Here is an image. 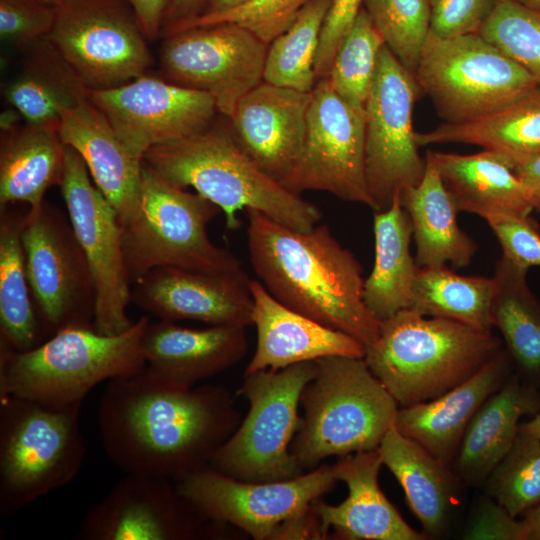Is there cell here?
Masks as SVG:
<instances>
[{
  "label": "cell",
  "mask_w": 540,
  "mask_h": 540,
  "mask_svg": "<svg viewBox=\"0 0 540 540\" xmlns=\"http://www.w3.org/2000/svg\"><path fill=\"white\" fill-rule=\"evenodd\" d=\"M524 520L512 516L488 495L481 496L467 520L462 538L467 540H526Z\"/></svg>",
  "instance_id": "7dc6e473"
},
{
  "label": "cell",
  "mask_w": 540,
  "mask_h": 540,
  "mask_svg": "<svg viewBox=\"0 0 540 540\" xmlns=\"http://www.w3.org/2000/svg\"><path fill=\"white\" fill-rule=\"evenodd\" d=\"M315 372V361H308L243 374L240 393L249 403L248 413L209 466L250 482L282 481L303 474L290 446L301 424L302 391Z\"/></svg>",
  "instance_id": "9c48e42d"
},
{
  "label": "cell",
  "mask_w": 540,
  "mask_h": 540,
  "mask_svg": "<svg viewBox=\"0 0 540 540\" xmlns=\"http://www.w3.org/2000/svg\"><path fill=\"white\" fill-rule=\"evenodd\" d=\"M315 363V375L301 394L304 414L290 446L303 471L331 456L377 449L399 409L364 358L331 356Z\"/></svg>",
  "instance_id": "8992f818"
},
{
  "label": "cell",
  "mask_w": 540,
  "mask_h": 540,
  "mask_svg": "<svg viewBox=\"0 0 540 540\" xmlns=\"http://www.w3.org/2000/svg\"><path fill=\"white\" fill-rule=\"evenodd\" d=\"M148 39L158 37L173 0H126Z\"/></svg>",
  "instance_id": "681fc988"
},
{
  "label": "cell",
  "mask_w": 540,
  "mask_h": 540,
  "mask_svg": "<svg viewBox=\"0 0 540 540\" xmlns=\"http://www.w3.org/2000/svg\"><path fill=\"white\" fill-rule=\"evenodd\" d=\"M149 323L143 316L114 335L94 327H67L27 351L0 343V396L50 405L83 402L101 382L146 367L142 339Z\"/></svg>",
  "instance_id": "5b68a950"
},
{
  "label": "cell",
  "mask_w": 540,
  "mask_h": 540,
  "mask_svg": "<svg viewBox=\"0 0 540 540\" xmlns=\"http://www.w3.org/2000/svg\"><path fill=\"white\" fill-rule=\"evenodd\" d=\"M283 186L323 191L373 209L365 174V112L345 102L328 78L311 91L301 155Z\"/></svg>",
  "instance_id": "2e32d148"
},
{
  "label": "cell",
  "mask_w": 540,
  "mask_h": 540,
  "mask_svg": "<svg viewBox=\"0 0 540 540\" xmlns=\"http://www.w3.org/2000/svg\"><path fill=\"white\" fill-rule=\"evenodd\" d=\"M250 282L243 268L198 271L159 267L133 284L131 302L159 320L248 327L253 309Z\"/></svg>",
  "instance_id": "ffe728a7"
},
{
  "label": "cell",
  "mask_w": 540,
  "mask_h": 540,
  "mask_svg": "<svg viewBox=\"0 0 540 540\" xmlns=\"http://www.w3.org/2000/svg\"><path fill=\"white\" fill-rule=\"evenodd\" d=\"M503 348L491 330L407 308L380 322L364 359L399 407H406L459 385Z\"/></svg>",
  "instance_id": "277c9868"
},
{
  "label": "cell",
  "mask_w": 540,
  "mask_h": 540,
  "mask_svg": "<svg viewBox=\"0 0 540 540\" xmlns=\"http://www.w3.org/2000/svg\"><path fill=\"white\" fill-rule=\"evenodd\" d=\"M529 270L505 256L495 263L492 325L503 339L516 374L540 385V301L527 283Z\"/></svg>",
  "instance_id": "836d02e7"
},
{
  "label": "cell",
  "mask_w": 540,
  "mask_h": 540,
  "mask_svg": "<svg viewBox=\"0 0 540 540\" xmlns=\"http://www.w3.org/2000/svg\"><path fill=\"white\" fill-rule=\"evenodd\" d=\"M520 430L528 432L540 439V412L529 421L520 424Z\"/></svg>",
  "instance_id": "11a10c76"
},
{
  "label": "cell",
  "mask_w": 540,
  "mask_h": 540,
  "mask_svg": "<svg viewBox=\"0 0 540 540\" xmlns=\"http://www.w3.org/2000/svg\"><path fill=\"white\" fill-rule=\"evenodd\" d=\"M65 158L58 123L3 127L0 207L25 203L31 210L41 208L46 191L62 182Z\"/></svg>",
  "instance_id": "f1b7e54d"
},
{
  "label": "cell",
  "mask_w": 540,
  "mask_h": 540,
  "mask_svg": "<svg viewBox=\"0 0 540 540\" xmlns=\"http://www.w3.org/2000/svg\"><path fill=\"white\" fill-rule=\"evenodd\" d=\"M419 147L461 143L495 153L512 169L540 155V88L482 117L415 132Z\"/></svg>",
  "instance_id": "1f68e13d"
},
{
  "label": "cell",
  "mask_w": 540,
  "mask_h": 540,
  "mask_svg": "<svg viewBox=\"0 0 540 540\" xmlns=\"http://www.w3.org/2000/svg\"><path fill=\"white\" fill-rule=\"evenodd\" d=\"M514 372L504 347L475 374L444 394L399 407L394 426L451 467L471 419Z\"/></svg>",
  "instance_id": "cb8c5ba5"
},
{
  "label": "cell",
  "mask_w": 540,
  "mask_h": 540,
  "mask_svg": "<svg viewBox=\"0 0 540 540\" xmlns=\"http://www.w3.org/2000/svg\"><path fill=\"white\" fill-rule=\"evenodd\" d=\"M0 343L27 351L46 338L34 305L21 231L25 214L0 207Z\"/></svg>",
  "instance_id": "e575fe53"
},
{
  "label": "cell",
  "mask_w": 540,
  "mask_h": 540,
  "mask_svg": "<svg viewBox=\"0 0 540 540\" xmlns=\"http://www.w3.org/2000/svg\"><path fill=\"white\" fill-rule=\"evenodd\" d=\"M364 0H333L322 27L315 59L317 81L327 78L337 50L350 30Z\"/></svg>",
  "instance_id": "c3c4849f"
},
{
  "label": "cell",
  "mask_w": 540,
  "mask_h": 540,
  "mask_svg": "<svg viewBox=\"0 0 540 540\" xmlns=\"http://www.w3.org/2000/svg\"><path fill=\"white\" fill-rule=\"evenodd\" d=\"M212 124L149 149L142 161L169 183L191 187L218 206L230 230L239 227L243 209L301 231L318 224V207L264 173L241 149L230 126Z\"/></svg>",
  "instance_id": "3957f363"
},
{
  "label": "cell",
  "mask_w": 540,
  "mask_h": 540,
  "mask_svg": "<svg viewBox=\"0 0 540 540\" xmlns=\"http://www.w3.org/2000/svg\"><path fill=\"white\" fill-rule=\"evenodd\" d=\"M485 494L512 516L524 515L540 503V439L519 428L505 457L483 484Z\"/></svg>",
  "instance_id": "ab89813d"
},
{
  "label": "cell",
  "mask_w": 540,
  "mask_h": 540,
  "mask_svg": "<svg viewBox=\"0 0 540 540\" xmlns=\"http://www.w3.org/2000/svg\"><path fill=\"white\" fill-rule=\"evenodd\" d=\"M540 412L538 387L515 372L477 410L451 468L467 485H483L512 447L523 416Z\"/></svg>",
  "instance_id": "4316f807"
},
{
  "label": "cell",
  "mask_w": 540,
  "mask_h": 540,
  "mask_svg": "<svg viewBox=\"0 0 540 540\" xmlns=\"http://www.w3.org/2000/svg\"><path fill=\"white\" fill-rule=\"evenodd\" d=\"M43 1L51 3L49 0H43ZM53 4H54V3H53Z\"/></svg>",
  "instance_id": "680465c9"
},
{
  "label": "cell",
  "mask_w": 540,
  "mask_h": 540,
  "mask_svg": "<svg viewBox=\"0 0 540 540\" xmlns=\"http://www.w3.org/2000/svg\"><path fill=\"white\" fill-rule=\"evenodd\" d=\"M221 209L198 193L175 186L142 161L139 206L122 226L123 252L132 285L155 268L198 271L242 268L207 228Z\"/></svg>",
  "instance_id": "ba28073f"
},
{
  "label": "cell",
  "mask_w": 540,
  "mask_h": 540,
  "mask_svg": "<svg viewBox=\"0 0 540 540\" xmlns=\"http://www.w3.org/2000/svg\"><path fill=\"white\" fill-rule=\"evenodd\" d=\"M47 36L86 90L121 86L152 63L146 35L126 0H57Z\"/></svg>",
  "instance_id": "8fae6325"
},
{
  "label": "cell",
  "mask_w": 540,
  "mask_h": 540,
  "mask_svg": "<svg viewBox=\"0 0 540 540\" xmlns=\"http://www.w3.org/2000/svg\"><path fill=\"white\" fill-rule=\"evenodd\" d=\"M268 47L237 24L195 27L165 36L160 65L168 81L209 93L229 118L263 81Z\"/></svg>",
  "instance_id": "e0dca14e"
},
{
  "label": "cell",
  "mask_w": 540,
  "mask_h": 540,
  "mask_svg": "<svg viewBox=\"0 0 540 540\" xmlns=\"http://www.w3.org/2000/svg\"><path fill=\"white\" fill-rule=\"evenodd\" d=\"M240 422L225 387L180 386L147 366L108 381L97 412L99 439L113 464L174 482L208 466Z\"/></svg>",
  "instance_id": "6da1fadb"
},
{
  "label": "cell",
  "mask_w": 540,
  "mask_h": 540,
  "mask_svg": "<svg viewBox=\"0 0 540 540\" xmlns=\"http://www.w3.org/2000/svg\"><path fill=\"white\" fill-rule=\"evenodd\" d=\"M250 290L257 343L244 374L331 356L365 357L366 346L361 341L285 306L258 279H251Z\"/></svg>",
  "instance_id": "7402d4cb"
},
{
  "label": "cell",
  "mask_w": 540,
  "mask_h": 540,
  "mask_svg": "<svg viewBox=\"0 0 540 540\" xmlns=\"http://www.w3.org/2000/svg\"><path fill=\"white\" fill-rule=\"evenodd\" d=\"M420 92L414 74L384 45L365 106V174L373 211L387 209L396 194L424 176L426 158L412 126Z\"/></svg>",
  "instance_id": "5bb4252c"
},
{
  "label": "cell",
  "mask_w": 540,
  "mask_h": 540,
  "mask_svg": "<svg viewBox=\"0 0 540 540\" xmlns=\"http://www.w3.org/2000/svg\"><path fill=\"white\" fill-rule=\"evenodd\" d=\"M31 63L4 89L6 100L31 124H57L61 111L86 97V89L47 37Z\"/></svg>",
  "instance_id": "8d00e7d4"
},
{
  "label": "cell",
  "mask_w": 540,
  "mask_h": 540,
  "mask_svg": "<svg viewBox=\"0 0 540 540\" xmlns=\"http://www.w3.org/2000/svg\"><path fill=\"white\" fill-rule=\"evenodd\" d=\"M310 101L311 92L262 81L239 100L228 118L241 149L282 185L301 155Z\"/></svg>",
  "instance_id": "44dd1931"
},
{
  "label": "cell",
  "mask_w": 540,
  "mask_h": 540,
  "mask_svg": "<svg viewBox=\"0 0 540 540\" xmlns=\"http://www.w3.org/2000/svg\"><path fill=\"white\" fill-rule=\"evenodd\" d=\"M82 402L0 396V514L12 516L68 483L86 456Z\"/></svg>",
  "instance_id": "52a82bcc"
},
{
  "label": "cell",
  "mask_w": 540,
  "mask_h": 540,
  "mask_svg": "<svg viewBox=\"0 0 540 540\" xmlns=\"http://www.w3.org/2000/svg\"><path fill=\"white\" fill-rule=\"evenodd\" d=\"M495 0H429L430 34L452 38L477 33Z\"/></svg>",
  "instance_id": "bcb514c9"
},
{
  "label": "cell",
  "mask_w": 540,
  "mask_h": 540,
  "mask_svg": "<svg viewBox=\"0 0 540 540\" xmlns=\"http://www.w3.org/2000/svg\"><path fill=\"white\" fill-rule=\"evenodd\" d=\"M513 170L522 182L533 210L540 214V155Z\"/></svg>",
  "instance_id": "f907efd6"
},
{
  "label": "cell",
  "mask_w": 540,
  "mask_h": 540,
  "mask_svg": "<svg viewBox=\"0 0 540 540\" xmlns=\"http://www.w3.org/2000/svg\"><path fill=\"white\" fill-rule=\"evenodd\" d=\"M385 42L362 6L335 55L328 80L335 92L365 112L378 57Z\"/></svg>",
  "instance_id": "f35d334b"
},
{
  "label": "cell",
  "mask_w": 540,
  "mask_h": 540,
  "mask_svg": "<svg viewBox=\"0 0 540 540\" xmlns=\"http://www.w3.org/2000/svg\"><path fill=\"white\" fill-rule=\"evenodd\" d=\"M477 33L540 84V14L515 0H495Z\"/></svg>",
  "instance_id": "b9f144b4"
},
{
  "label": "cell",
  "mask_w": 540,
  "mask_h": 540,
  "mask_svg": "<svg viewBox=\"0 0 540 540\" xmlns=\"http://www.w3.org/2000/svg\"><path fill=\"white\" fill-rule=\"evenodd\" d=\"M382 460L377 449L340 457L333 465L338 481L348 488L347 498L338 505L318 499L312 508L325 534L333 529L348 540H425L414 530L382 492L378 475Z\"/></svg>",
  "instance_id": "d4e9b609"
},
{
  "label": "cell",
  "mask_w": 540,
  "mask_h": 540,
  "mask_svg": "<svg viewBox=\"0 0 540 540\" xmlns=\"http://www.w3.org/2000/svg\"><path fill=\"white\" fill-rule=\"evenodd\" d=\"M422 180L401 192V203L410 217L419 268L447 265L468 266L478 246L458 225V210L441 176L426 155Z\"/></svg>",
  "instance_id": "4dcf8cb0"
},
{
  "label": "cell",
  "mask_w": 540,
  "mask_h": 540,
  "mask_svg": "<svg viewBox=\"0 0 540 540\" xmlns=\"http://www.w3.org/2000/svg\"><path fill=\"white\" fill-rule=\"evenodd\" d=\"M382 464L401 485L407 503L426 536H440L447 527L457 496L452 468L393 426L377 448Z\"/></svg>",
  "instance_id": "f546056e"
},
{
  "label": "cell",
  "mask_w": 540,
  "mask_h": 540,
  "mask_svg": "<svg viewBox=\"0 0 540 540\" xmlns=\"http://www.w3.org/2000/svg\"><path fill=\"white\" fill-rule=\"evenodd\" d=\"M56 6L43 0H0L1 39L18 44L34 43L51 32Z\"/></svg>",
  "instance_id": "ee69618b"
},
{
  "label": "cell",
  "mask_w": 540,
  "mask_h": 540,
  "mask_svg": "<svg viewBox=\"0 0 540 540\" xmlns=\"http://www.w3.org/2000/svg\"><path fill=\"white\" fill-rule=\"evenodd\" d=\"M250 264L268 292L290 309L347 333L366 347L380 322L363 301V269L326 224L301 231L248 209Z\"/></svg>",
  "instance_id": "7a4b0ae2"
},
{
  "label": "cell",
  "mask_w": 540,
  "mask_h": 540,
  "mask_svg": "<svg viewBox=\"0 0 540 540\" xmlns=\"http://www.w3.org/2000/svg\"><path fill=\"white\" fill-rule=\"evenodd\" d=\"M337 481L333 465L272 482L238 480L208 465L175 484L208 520L235 526L256 540H280Z\"/></svg>",
  "instance_id": "7c38bea8"
},
{
  "label": "cell",
  "mask_w": 540,
  "mask_h": 540,
  "mask_svg": "<svg viewBox=\"0 0 540 540\" xmlns=\"http://www.w3.org/2000/svg\"><path fill=\"white\" fill-rule=\"evenodd\" d=\"M375 257L364 280L363 301L379 321L410 307L412 287L419 267L410 251L413 227L396 194L390 206L374 211Z\"/></svg>",
  "instance_id": "d6a6232c"
},
{
  "label": "cell",
  "mask_w": 540,
  "mask_h": 540,
  "mask_svg": "<svg viewBox=\"0 0 540 540\" xmlns=\"http://www.w3.org/2000/svg\"><path fill=\"white\" fill-rule=\"evenodd\" d=\"M502 248V255L529 270L540 266V233L530 216L489 215L484 218Z\"/></svg>",
  "instance_id": "f6af8a7d"
},
{
  "label": "cell",
  "mask_w": 540,
  "mask_h": 540,
  "mask_svg": "<svg viewBox=\"0 0 540 540\" xmlns=\"http://www.w3.org/2000/svg\"><path fill=\"white\" fill-rule=\"evenodd\" d=\"M208 0H173L165 16L161 34L177 23L199 15Z\"/></svg>",
  "instance_id": "816d5d0a"
},
{
  "label": "cell",
  "mask_w": 540,
  "mask_h": 540,
  "mask_svg": "<svg viewBox=\"0 0 540 540\" xmlns=\"http://www.w3.org/2000/svg\"><path fill=\"white\" fill-rule=\"evenodd\" d=\"M51 3H56L57 0H49Z\"/></svg>",
  "instance_id": "6f0895ef"
},
{
  "label": "cell",
  "mask_w": 540,
  "mask_h": 540,
  "mask_svg": "<svg viewBox=\"0 0 540 540\" xmlns=\"http://www.w3.org/2000/svg\"><path fill=\"white\" fill-rule=\"evenodd\" d=\"M493 277L464 276L447 265L419 268L415 276L410 309L481 329L491 330Z\"/></svg>",
  "instance_id": "d590c367"
},
{
  "label": "cell",
  "mask_w": 540,
  "mask_h": 540,
  "mask_svg": "<svg viewBox=\"0 0 540 540\" xmlns=\"http://www.w3.org/2000/svg\"><path fill=\"white\" fill-rule=\"evenodd\" d=\"M363 7L385 45L414 73L430 35L429 0H364Z\"/></svg>",
  "instance_id": "60d3db41"
},
{
  "label": "cell",
  "mask_w": 540,
  "mask_h": 540,
  "mask_svg": "<svg viewBox=\"0 0 540 540\" xmlns=\"http://www.w3.org/2000/svg\"><path fill=\"white\" fill-rule=\"evenodd\" d=\"M59 187L95 287L94 329L106 335L119 334L133 324L127 314L132 283L124 258L120 221L91 182L80 155L69 146Z\"/></svg>",
  "instance_id": "9a60e30c"
},
{
  "label": "cell",
  "mask_w": 540,
  "mask_h": 540,
  "mask_svg": "<svg viewBox=\"0 0 540 540\" xmlns=\"http://www.w3.org/2000/svg\"><path fill=\"white\" fill-rule=\"evenodd\" d=\"M249 0H208L203 11L199 14H213L240 6Z\"/></svg>",
  "instance_id": "db71d44e"
},
{
  "label": "cell",
  "mask_w": 540,
  "mask_h": 540,
  "mask_svg": "<svg viewBox=\"0 0 540 540\" xmlns=\"http://www.w3.org/2000/svg\"><path fill=\"white\" fill-rule=\"evenodd\" d=\"M524 7L540 14V0H515Z\"/></svg>",
  "instance_id": "9f6ffc18"
},
{
  "label": "cell",
  "mask_w": 540,
  "mask_h": 540,
  "mask_svg": "<svg viewBox=\"0 0 540 540\" xmlns=\"http://www.w3.org/2000/svg\"><path fill=\"white\" fill-rule=\"evenodd\" d=\"M221 526L187 502L173 480L125 473L84 516L76 538L195 540L219 536Z\"/></svg>",
  "instance_id": "d6986e66"
},
{
  "label": "cell",
  "mask_w": 540,
  "mask_h": 540,
  "mask_svg": "<svg viewBox=\"0 0 540 540\" xmlns=\"http://www.w3.org/2000/svg\"><path fill=\"white\" fill-rule=\"evenodd\" d=\"M332 2L310 1L293 24L269 44L263 81L301 92L313 90L320 35Z\"/></svg>",
  "instance_id": "74e56055"
},
{
  "label": "cell",
  "mask_w": 540,
  "mask_h": 540,
  "mask_svg": "<svg viewBox=\"0 0 540 540\" xmlns=\"http://www.w3.org/2000/svg\"><path fill=\"white\" fill-rule=\"evenodd\" d=\"M457 210L489 215L530 216L533 207L514 170L495 153L458 154L428 150Z\"/></svg>",
  "instance_id": "83f0119b"
},
{
  "label": "cell",
  "mask_w": 540,
  "mask_h": 540,
  "mask_svg": "<svg viewBox=\"0 0 540 540\" xmlns=\"http://www.w3.org/2000/svg\"><path fill=\"white\" fill-rule=\"evenodd\" d=\"M86 97L140 160L155 146L206 129L218 112L209 93L146 74L118 87L86 90Z\"/></svg>",
  "instance_id": "ac0fdd59"
},
{
  "label": "cell",
  "mask_w": 540,
  "mask_h": 540,
  "mask_svg": "<svg viewBox=\"0 0 540 540\" xmlns=\"http://www.w3.org/2000/svg\"><path fill=\"white\" fill-rule=\"evenodd\" d=\"M58 133L63 144L80 155L120 224L127 223L140 202L142 160L130 154L87 97L61 111Z\"/></svg>",
  "instance_id": "603a6c76"
},
{
  "label": "cell",
  "mask_w": 540,
  "mask_h": 540,
  "mask_svg": "<svg viewBox=\"0 0 540 540\" xmlns=\"http://www.w3.org/2000/svg\"><path fill=\"white\" fill-rule=\"evenodd\" d=\"M444 123L487 115L540 88L537 80L479 33L429 35L413 73Z\"/></svg>",
  "instance_id": "30bf717a"
},
{
  "label": "cell",
  "mask_w": 540,
  "mask_h": 540,
  "mask_svg": "<svg viewBox=\"0 0 540 540\" xmlns=\"http://www.w3.org/2000/svg\"><path fill=\"white\" fill-rule=\"evenodd\" d=\"M21 240L45 338L67 327H94L95 287L68 215L46 202L28 209Z\"/></svg>",
  "instance_id": "4fadbf2b"
},
{
  "label": "cell",
  "mask_w": 540,
  "mask_h": 540,
  "mask_svg": "<svg viewBox=\"0 0 540 540\" xmlns=\"http://www.w3.org/2000/svg\"><path fill=\"white\" fill-rule=\"evenodd\" d=\"M246 327L195 329L174 321L149 323L142 339L146 366L177 385L195 386L239 363L248 349Z\"/></svg>",
  "instance_id": "484cf974"
},
{
  "label": "cell",
  "mask_w": 540,
  "mask_h": 540,
  "mask_svg": "<svg viewBox=\"0 0 540 540\" xmlns=\"http://www.w3.org/2000/svg\"><path fill=\"white\" fill-rule=\"evenodd\" d=\"M526 540H540V503L524 514Z\"/></svg>",
  "instance_id": "f5cc1de1"
},
{
  "label": "cell",
  "mask_w": 540,
  "mask_h": 540,
  "mask_svg": "<svg viewBox=\"0 0 540 540\" xmlns=\"http://www.w3.org/2000/svg\"><path fill=\"white\" fill-rule=\"evenodd\" d=\"M312 0H249L246 3L213 14H201L175 24L163 36L202 26L237 24L248 29L266 44L284 33L300 11Z\"/></svg>",
  "instance_id": "7bdbcfd3"
}]
</instances>
